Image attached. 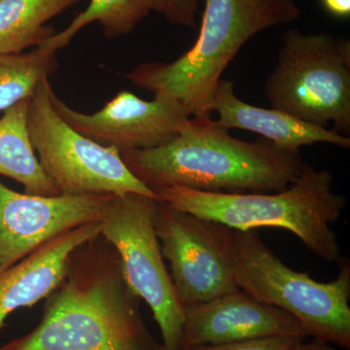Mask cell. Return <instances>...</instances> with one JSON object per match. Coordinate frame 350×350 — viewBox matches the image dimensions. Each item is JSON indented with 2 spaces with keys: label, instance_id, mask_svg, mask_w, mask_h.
<instances>
[{
  "label": "cell",
  "instance_id": "4fadbf2b",
  "mask_svg": "<svg viewBox=\"0 0 350 350\" xmlns=\"http://www.w3.org/2000/svg\"><path fill=\"white\" fill-rule=\"evenodd\" d=\"M100 221L64 232L0 273V329L16 310L31 308L61 286L78 247L100 234Z\"/></svg>",
  "mask_w": 350,
  "mask_h": 350
},
{
  "label": "cell",
  "instance_id": "30bf717a",
  "mask_svg": "<svg viewBox=\"0 0 350 350\" xmlns=\"http://www.w3.org/2000/svg\"><path fill=\"white\" fill-rule=\"evenodd\" d=\"M57 114L71 128L96 144L119 153L146 150L178 137L190 123V113L169 94H154L151 100L130 91L119 92L98 112L87 114L68 107L51 89Z\"/></svg>",
  "mask_w": 350,
  "mask_h": 350
},
{
  "label": "cell",
  "instance_id": "8fae6325",
  "mask_svg": "<svg viewBox=\"0 0 350 350\" xmlns=\"http://www.w3.org/2000/svg\"><path fill=\"white\" fill-rule=\"evenodd\" d=\"M113 197L21 194L0 181V273L64 232L100 221Z\"/></svg>",
  "mask_w": 350,
  "mask_h": 350
},
{
  "label": "cell",
  "instance_id": "e0dca14e",
  "mask_svg": "<svg viewBox=\"0 0 350 350\" xmlns=\"http://www.w3.org/2000/svg\"><path fill=\"white\" fill-rule=\"evenodd\" d=\"M165 0H91L63 31L56 32L40 47L57 52L68 47L78 32L98 23L105 38L113 39L130 34L152 12L163 14Z\"/></svg>",
  "mask_w": 350,
  "mask_h": 350
},
{
  "label": "cell",
  "instance_id": "5bb4252c",
  "mask_svg": "<svg viewBox=\"0 0 350 350\" xmlns=\"http://www.w3.org/2000/svg\"><path fill=\"white\" fill-rule=\"evenodd\" d=\"M216 113L214 123L220 128L239 129L258 133L276 146L300 151L305 145L328 144L350 148V138L334 130L312 125L275 108L248 105L234 93V82L221 79L208 105Z\"/></svg>",
  "mask_w": 350,
  "mask_h": 350
},
{
  "label": "cell",
  "instance_id": "3957f363",
  "mask_svg": "<svg viewBox=\"0 0 350 350\" xmlns=\"http://www.w3.org/2000/svg\"><path fill=\"white\" fill-rule=\"evenodd\" d=\"M334 181L329 170L306 163L296 180L280 192L228 194L172 186L154 193L174 208L236 231L286 230L317 257L338 262L342 256L332 225L340 220L347 202L334 191Z\"/></svg>",
  "mask_w": 350,
  "mask_h": 350
},
{
  "label": "cell",
  "instance_id": "7402d4cb",
  "mask_svg": "<svg viewBox=\"0 0 350 350\" xmlns=\"http://www.w3.org/2000/svg\"><path fill=\"white\" fill-rule=\"evenodd\" d=\"M291 350H337L333 347V345L323 340H317L312 338V340L308 342H301L295 345Z\"/></svg>",
  "mask_w": 350,
  "mask_h": 350
},
{
  "label": "cell",
  "instance_id": "5b68a950",
  "mask_svg": "<svg viewBox=\"0 0 350 350\" xmlns=\"http://www.w3.org/2000/svg\"><path fill=\"white\" fill-rule=\"evenodd\" d=\"M229 256L239 289L291 314L310 337L350 349L349 258L337 262L336 280L317 282L286 266L255 230L232 231Z\"/></svg>",
  "mask_w": 350,
  "mask_h": 350
},
{
  "label": "cell",
  "instance_id": "2e32d148",
  "mask_svg": "<svg viewBox=\"0 0 350 350\" xmlns=\"http://www.w3.org/2000/svg\"><path fill=\"white\" fill-rule=\"evenodd\" d=\"M81 0H0V54L40 47L56 33L47 23Z\"/></svg>",
  "mask_w": 350,
  "mask_h": 350
},
{
  "label": "cell",
  "instance_id": "ac0fdd59",
  "mask_svg": "<svg viewBox=\"0 0 350 350\" xmlns=\"http://www.w3.org/2000/svg\"><path fill=\"white\" fill-rule=\"evenodd\" d=\"M59 68L57 53L42 47L19 54H0V111L29 98L39 83Z\"/></svg>",
  "mask_w": 350,
  "mask_h": 350
},
{
  "label": "cell",
  "instance_id": "7a4b0ae2",
  "mask_svg": "<svg viewBox=\"0 0 350 350\" xmlns=\"http://www.w3.org/2000/svg\"><path fill=\"white\" fill-rule=\"evenodd\" d=\"M120 155L131 174L153 192L172 186L228 194L280 192L306 165L300 151L280 148L265 138L243 142L211 116L192 117L167 144Z\"/></svg>",
  "mask_w": 350,
  "mask_h": 350
},
{
  "label": "cell",
  "instance_id": "52a82bcc",
  "mask_svg": "<svg viewBox=\"0 0 350 350\" xmlns=\"http://www.w3.org/2000/svg\"><path fill=\"white\" fill-rule=\"evenodd\" d=\"M51 89L46 78L34 90L27 125L39 163L61 195L135 193L159 200L131 174L116 149L84 137L57 114L51 103Z\"/></svg>",
  "mask_w": 350,
  "mask_h": 350
},
{
  "label": "cell",
  "instance_id": "9c48e42d",
  "mask_svg": "<svg viewBox=\"0 0 350 350\" xmlns=\"http://www.w3.org/2000/svg\"><path fill=\"white\" fill-rule=\"evenodd\" d=\"M155 229L184 308L239 290L229 251L234 230L159 200Z\"/></svg>",
  "mask_w": 350,
  "mask_h": 350
},
{
  "label": "cell",
  "instance_id": "d6986e66",
  "mask_svg": "<svg viewBox=\"0 0 350 350\" xmlns=\"http://www.w3.org/2000/svg\"><path fill=\"white\" fill-rule=\"evenodd\" d=\"M301 337H273L228 342L220 345H204L183 350H291L303 342Z\"/></svg>",
  "mask_w": 350,
  "mask_h": 350
},
{
  "label": "cell",
  "instance_id": "ba28073f",
  "mask_svg": "<svg viewBox=\"0 0 350 350\" xmlns=\"http://www.w3.org/2000/svg\"><path fill=\"white\" fill-rule=\"evenodd\" d=\"M158 202L135 193L114 196L100 220V234L118 253L128 284L153 312L163 349L179 350L185 308L163 261L157 236Z\"/></svg>",
  "mask_w": 350,
  "mask_h": 350
},
{
  "label": "cell",
  "instance_id": "277c9868",
  "mask_svg": "<svg viewBox=\"0 0 350 350\" xmlns=\"http://www.w3.org/2000/svg\"><path fill=\"white\" fill-rule=\"evenodd\" d=\"M202 1L199 36L190 49L172 63H142L126 75L140 89L172 96L192 117L211 116L208 105L216 87L244 44L301 16L297 0Z\"/></svg>",
  "mask_w": 350,
  "mask_h": 350
},
{
  "label": "cell",
  "instance_id": "8992f818",
  "mask_svg": "<svg viewBox=\"0 0 350 350\" xmlns=\"http://www.w3.org/2000/svg\"><path fill=\"white\" fill-rule=\"evenodd\" d=\"M271 107L301 121L350 133V41L327 32H283L278 63L265 83Z\"/></svg>",
  "mask_w": 350,
  "mask_h": 350
},
{
  "label": "cell",
  "instance_id": "6da1fadb",
  "mask_svg": "<svg viewBox=\"0 0 350 350\" xmlns=\"http://www.w3.org/2000/svg\"><path fill=\"white\" fill-rule=\"evenodd\" d=\"M140 303L118 253L98 234L73 252L40 323L0 350H165L145 325Z\"/></svg>",
  "mask_w": 350,
  "mask_h": 350
},
{
  "label": "cell",
  "instance_id": "9a60e30c",
  "mask_svg": "<svg viewBox=\"0 0 350 350\" xmlns=\"http://www.w3.org/2000/svg\"><path fill=\"white\" fill-rule=\"evenodd\" d=\"M29 98L9 107L0 118V175L19 182L27 194L61 195L44 172L32 147L27 125Z\"/></svg>",
  "mask_w": 350,
  "mask_h": 350
},
{
  "label": "cell",
  "instance_id": "ffe728a7",
  "mask_svg": "<svg viewBox=\"0 0 350 350\" xmlns=\"http://www.w3.org/2000/svg\"><path fill=\"white\" fill-rule=\"evenodd\" d=\"M200 0H165L163 15L172 25L196 27Z\"/></svg>",
  "mask_w": 350,
  "mask_h": 350
},
{
  "label": "cell",
  "instance_id": "7c38bea8",
  "mask_svg": "<svg viewBox=\"0 0 350 350\" xmlns=\"http://www.w3.org/2000/svg\"><path fill=\"white\" fill-rule=\"evenodd\" d=\"M273 337H310L291 314L243 290L185 308L180 349Z\"/></svg>",
  "mask_w": 350,
  "mask_h": 350
},
{
  "label": "cell",
  "instance_id": "44dd1931",
  "mask_svg": "<svg viewBox=\"0 0 350 350\" xmlns=\"http://www.w3.org/2000/svg\"><path fill=\"white\" fill-rule=\"evenodd\" d=\"M320 3L332 17L340 20L350 17V0H320Z\"/></svg>",
  "mask_w": 350,
  "mask_h": 350
}]
</instances>
